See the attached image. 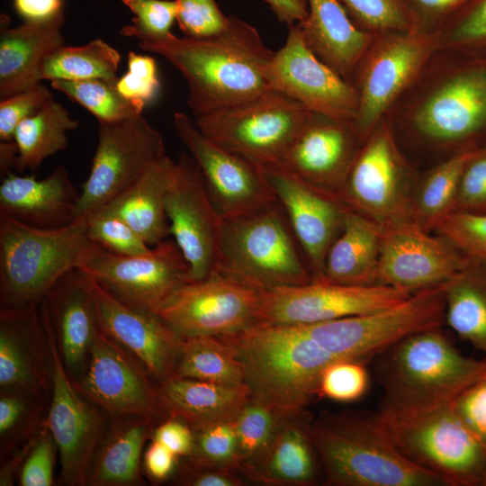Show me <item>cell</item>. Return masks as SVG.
I'll return each instance as SVG.
<instances>
[{"label": "cell", "mask_w": 486, "mask_h": 486, "mask_svg": "<svg viewBox=\"0 0 486 486\" xmlns=\"http://www.w3.org/2000/svg\"><path fill=\"white\" fill-rule=\"evenodd\" d=\"M133 14L131 23L123 26L120 34L130 38H160L171 34L176 20V0H121Z\"/></svg>", "instance_id": "49"}, {"label": "cell", "mask_w": 486, "mask_h": 486, "mask_svg": "<svg viewBox=\"0 0 486 486\" xmlns=\"http://www.w3.org/2000/svg\"><path fill=\"white\" fill-rule=\"evenodd\" d=\"M1 17L0 99L26 90L40 82L45 57L64 46V14L42 22H24L8 27Z\"/></svg>", "instance_id": "30"}, {"label": "cell", "mask_w": 486, "mask_h": 486, "mask_svg": "<svg viewBox=\"0 0 486 486\" xmlns=\"http://www.w3.org/2000/svg\"><path fill=\"white\" fill-rule=\"evenodd\" d=\"M115 84L97 78L54 80L51 87L86 109L98 122H115L141 114V111L121 95Z\"/></svg>", "instance_id": "41"}, {"label": "cell", "mask_w": 486, "mask_h": 486, "mask_svg": "<svg viewBox=\"0 0 486 486\" xmlns=\"http://www.w3.org/2000/svg\"><path fill=\"white\" fill-rule=\"evenodd\" d=\"M128 71L115 84L118 92L140 111L151 102L159 91L160 82L154 58L130 51Z\"/></svg>", "instance_id": "51"}, {"label": "cell", "mask_w": 486, "mask_h": 486, "mask_svg": "<svg viewBox=\"0 0 486 486\" xmlns=\"http://www.w3.org/2000/svg\"><path fill=\"white\" fill-rule=\"evenodd\" d=\"M125 304L153 312L189 282V265L174 239L166 238L148 253L120 256L96 244L80 268Z\"/></svg>", "instance_id": "16"}, {"label": "cell", "mask_w": 486, "mask_h": 486, "mask_svg": "<svg viewBox=\"0 0 486 486\" xmlns=\"http://www.w3.org/2000/svg\"><path fill=\"white\" fill-rule=\"evenodd\" d=\"M483 486H486V476H485V480H484V484Z\"/></svg>", "instance_id": "64"}, {"label": "cell", "mask_w": 486, "mask_h": 486, "mask_svg": "<svg viewBox=\"0 0 486 486\" xmlns=\"http://www.w3.org/2000/svg\"><path fill=\"white\" fill-rule=\"evenodd\" d=\"M313 417L307 409L285 416L265 456L241 473L268 486L323 484L321 465L310 436Z\"/></svg>", "instance_id": "29"}, {"label": "cell", "mask_w": 486, "mask_h": 486, "mask_svg": "<svg viewBox=\"0 0 486 486\" xmlns=\"http://www.w3.org/2000/svg\"><path fill=\"white\" fill-rule=\"evenodd\" d=\"M438 47L436 31L374 35L352 80L357 94L353 122L361 145L417 80Z\"/></svg>", "instance_id": "9"}, {"label": "cell", "mask_w": 486, "mask_h": 486, "mask_svg": "<svg viewBox=\"0 0 486 486\" xmlns=\"http://www.w3.org/2000/svg\"><path fill=\"white\" fill-rule=\"evenodd\" d=\"M98 124L97 145L79 194L76 220L101 210L166 156L162 135L142 114Z\"/></svg>", "instance_id": "13"}, {"label": "cell", "mask_w": 486, "mask_h": 486, "mask_svg": "<svg viewBox=\"0 0 486 486\" xmlns=\"http://www.w3.org/2000/svg\"><path fill=\"white\" fill-rule=\"evenodd\" d=\"M121 54L102 39L82 46H61L40 65L41 80L78 81L104 79L115 84Z\"/></svg>", "instance_id": "39"}, {"label": "cell", "mask_w": 486, "mask_h": 486, "mask_svg": "<svg viewBox=\"0 0 486 486\" xmlns=\"http://www.w3.org/2000/svg\"><path fill=\"white\" fill-rule=\"evenodd\" d=\"M259 166L286 214L313 281L321 280L327 253L342 230L347 208L278 164Z\"/></svg>", "instance_id": "23"}, {"label": "cell", "mask_w": 486, "mask_h": 486, "mask_svg": "<svg viewBox=\"0 0 486 486\" xmlns=\"http://www.w3.org/2000/svg\"><path fill=\"white\" fill-rule=\"evenodd\" d=\"M51 352L52 388L44 425L51 434L61 465V481L87 485L94 454L105 435L104 411L86 398L70 378L49 323L40 316Z\"/></svg>", "instance_id": "14"}, {"label": "cell", "mask_w": 486, "mask_h": 486, "mask_svg": "<svg viewBox=\"0 0 486 486\" xmlns=\"http://www.w3.org/2000/svg\"><path fill=\"white\" fill-rule=\"evenodd\" d=\"M435 31L438 50L486 58V0H468Z\"/></svg>", "instance_id": "42"}, {"label": "cell", "mask_w": 486, "mask_h": 486, "mask_svg": "<svg viewBox=\"0 0 486 486\" xmlns=\"http://www.w3.org/2000/svg\"><path fill=\"white\" fill-rule=\"evenodd\" d=\"M382 388L377 413L405 419L450 406L486 374V358L464 356L441 327L409 335L373 357Z\"/></svg>", "instance_id": "2"}, {"label": "cell", "mask_w": 486, "mask_h": 486, "mask_svg": "<svg viewBox=\"0 0 486 486\" xmlns=\"http://www.w3.org/2000/svg\"><path fill=\"white\" fill-rule=\"evenodd\" d=\"M277 20L288 27L302 22L308 16L307 0H265Z\"/></svg>", "instance_id": "62"}, {"label": "cell", "mask_w": 486, "mask_h": 486, "mask_svg": "<svg viewBox=\"0 0 486 486\" xmlns=\"http://www.w3.org/2000/svg\"><path fill=\"white\" fill-rule=\"evenodd\" d=\"M215 271L260 292L313 281L278 202L259 211L221 220Z\"/></svg>", "instance_id": "7"}, {"label": "cell", "mask_w": 486, "mask_h": 486, "mask_svg": "<svg viewBox=\"0 0 486 486\" xmlns=\"http://www.w3.org/2000/svg\"><path fill=\"white\" fill-rule=\"evenodd\" d=\"M380 418L399 452L446 486H483L486 449L456 415L453 404L405 419Z\"/></svg>", "instance_id": "10"}, {"label": "cell", "mask_w": 486, "mask_h": 486, "mask_svg": "<svg viewBox=\"0 0 486 486\" xmlns=\"http://www.w3.org/2000/svg\"><path fill=\"white\" fill-rule=\"evenodd\" d=\"M78 198L61 165L42 179L10 172L2 176L0 184V217L39 229H59L76 220Z\"/></svg>", "instance_id": "28"}, {"label": "cell", "mask_w": 486, "mask_h": 486, "mask_svg": "<svg viewBox=\"0 0 486 486\" xmlns=\"http://www.w3.org/2000/svg\"><path fill=\"white\" fill-rule=\"evenodd\" d=\"M239 472L225 468H195L182 464L176 482L184 486H243Z\"/></svg>", "instance_id": "59"}, {"label": "cell", "mask_w": 486, "mask_h": 486, "mask_svg": "<svg viewBox=\"0 0 486 486\" xmlns=\"http://www.w3.org/2000/svg\"><path fill=\"white\" fill-rule=\"evenodd\" d=\"M92 280L101 331L132 354L158 382L174 376L182 338L155 313L125 304Z\"/></svg>", "instance_id": "27"}, {"label": "cell", "mask_w": 486, "mask_h": 486, "mask_svg": "<svg viewBox=\"0 0 486 486\" xmlns=\"http://www.w3.org/2000/svg\"><path fill=\"white\" fill-rule=\"evenodd\" d=\"M85 219L89 238L110 253L135 256L151 248L129 224L113 214L98 211Z\"/></svg>", "instance_id": "48"}, {"label": "cell", "mask_w": 486, "mask_h": 486, "mask_svg": "<svg viewBox=\"0 0 486 486\" xmlns=\"http://www.w3.org/2000/svg\"><path fill=\"white\" fill-rule=\"evenodd\" d=\"M175 375L228 386L246 383L233 347L213 336L182 338Z\"/></svg>", "instance_id": "38"}, {"label": "cell", "mask_w": 486, "mask_h": 486, "mask_svg": "<svg viewBox=\"0 0 486 486\" xmlns=\"http://www.w3.org/2000/svg\"><path fill=\"white\" fill-rule=\"evenodd\" d=\"M165 208L169 234L189 265V282L207 277L217 266L221 218L188 153L180 154L176 161Z\"/></svg>", "instance_id": "20"}, {"label": "cell", "mask_w": 486, "mask_h": 486, "mask_svg": "<svg viewBox=\"0 0 486 486\" xmlns=\"http://www.w3.org/2000/svg\"><path fill=\"white\" fill-rule=\"evenodd\" d=\"M79 122L55 100L48 103L35 114L22 121L15 129L14 140L18 148L16 170H35L50 156L66 148L68 132L75 130Z\"/></svg>", "instance_id": "37"}, {"label": "cell", "mask_w": 486, "mask_h": 486, "mask_svg": "<svg viewBox=\"0 0 486 486\" xmlns=\"http://www.w3.org/2000/svg\"><path fill=\"white\" fill-rule=\"evenodd\" d=\"M382 235L383 227L347 208L342 230L327 253L321 280L347 285L378 284Z\"/></svg>", "instance_id": "33"}, {"label": "cell", "mask_w": 486, "mask_h": 486, "mask_svg": "<svg viewBox=\"0 0 486 486\" xmlns=\"http://www.w3.org/2000/svg\"><path fill=\"white\" fill-rule=\"evenodd\" d=\"M453 409L486 449V374L455 399Z\"/></svg>", "instance_id": "56"}, {"label": "cell", "mask_w": 486, "mask_h": 486, "mask_svg": "<svg viewBox=\"0 0 486 486\" xmlns=\"http://www.w3.org/2000/svg\"><path fill=\"white\" fill-rule=\"evenodd\" d=\"M445 322L486 358V263L469 261L446 283Z\"/></svg>", "instance_id": "36"}, {"label": "cell", "mask_w": 486, "mask_h": 486, "mask_svg": "<svg viewBox=\"0 0 486 486\" xmlns=\"http://www.w3.org/2000/svg\"><path fill=\"white\" fill-rule=\"evenodd\" d=\"M415 29L435 31L468 0H405Z\"/></svg>", "instance_id": "57"}, {"label": "cell", "mask_w": 486, "mask_h": 486, "mask_svg": "<svg viewBox=\"0 0 486 486\" xmlns=\"http://www.w3.org/2000/svg\"><path fill=\"white\" fill-rule=\"evenodd\" d=\"M145 51L172 64L185 79L195 117L235 106L269 92L266 69L274 51L247 22L229 16L227 28L207 38L138 37Z\"/></svg>", "instance_id": "1"}, {"label": "cell", "mask_w": 486, "mask_h": 486, "mask_svg": "<svg viewBox=\"0 0 486 486\" xmlns=\"http://www.w3.org/2000/svg\"><path fill=\"white\" fill-rule=\"evenodd\" d=\"M308 16L296 23L310 49L352 84L374 35L357 29L337 0H307Z\"/></svg>", "instance_id": "31"}, {"label": "cell", "mask_w": 486, "mask_h": 486, "mask_svg": "<svg viewBox=\"0 0 486 486\" xmlns=\"http://www.w3.org/2000/svg\"><path fill=\"white\" fill-rule=\"evenodd\" d=\"M18 148L14 140H0V171L2 176L16 167Z\"/></svg>", "instance_id": "63"}, {"label": "cell", "mask_w": 486, "mask_h": 486, "mask_svg": "<svg viewBox=\"0 0 486 486\" xmlns=\"http://www.w3.org/2000/svg\"><path fill=\"white\" fill-rule=\"evenodd\" d=\"M39 307L0 309V387L46 403L52 361Z\"/></svg>", "instance_id": "25"}, {"label": "cell", "mask_w": 486, "mask_h": 486, "mask_svg": "<svg viewBox=\"0 0 486 486\" xmlns=\"http://www.w3.org/2000/svg\"><path fill=\"white\" fill-rule=\"evenodd\" d=\"M360 146L353 122L312 112L277 164L338 199Z\"/></svg>", "instance_id": "24"}, {"label": "cell", "mask_w": 486, "mask_h": 486, "mask_svg": "<svg viewBox=\"0 0 486 486\" xmlns=\"http://www.w3.org/2000/svg\"><path fill=\"white\" fill-rule=\"evenodd\" d=\"M266 78L271 90L311 112L354 122L357 108L354 86L310 49L297 24L289 27L285 43L274 53Z\"/></svg>", "instance_id": "21"}, {"label": "cell", "mask_w": 486, "mask_h": 486, "mask_svg": "<svg viewBox=\"0 0 486 486\" xmlns=\"http://www.w3.org/2000/svg\"><path fill=\"white\" fill-rule=\"evenodd\" d=\"M219 338L242 362L250 398L283 416L307 409L324 369L339 361L302 324L255 323Z\"/></svg>", "instance_id": "4"}, {"label": "cell", "mask_w": 486, "mask_h": 486, "mask_svg": "<svg viewBox=\"0 0 486 486\" xmlns=\"http://www.w3.org/2000/svg\"><path fill=\"white\" fill-rule=\"evenodd\" d=\"M175 166V160L164 157L99 211L121 218L150 247L158 244L170 235L165 199Z\"/></svg>", "instance_id": "35"}, {"label": "cell", "mask_w": 486, "mask_h": 486, "mask_svg": "<svg viewBox=\"0 0 486 486\" xmlns=\"http://www.w3.org/2000/svg\"><path fill=\"white\" fill-rule=\"evenodd\" d=\"M154 422L139 417L113 418L91 464L87 485L135 486L143 483V449Z\"/></svg>", "instance_id": "34"}, {"label": "cell", "mask_w": 486, "mask_h": 486, "mask_svg": "<svg viewBox=\"0 0 486 486\" xmlns=\"http://www.w3.org/2000/svg\"><path fill=\"white\" fill-rule=\"evenodd\" d=\"M17 14L24 22H42L62 14L63 0H13Z\"/></svg>", "instance_id": "61"}, {"label": "cell", "mask_w": 486, "mask_h": 486, "mask_svg": "<svg viewBox=\"0 0 486 486\" xmlns=\"http://www.w3.org/2000/svg\"><path fill=\"white\" fill-rule=\"evenodd\" d=\"M95 245L85 218L45 230L0 217V309L40 306L60 277L86 264Z\"/></svg>", "instance_id": "6"}, {"label": "cell", "mask_w": 486, "mask_h": 486, "mask_svg": "<svg viewBox=\"0 0 486 486\" xmlns=\"http://www.w3.org/2000/svg\"><path fill=\"white\" fill-rule=\"evenodd\" d=\"M45 402L28 394L1 390V453L17 449L36 436L44 426L41 412Z\"/></svg>", "instance_id": "44"}, {"label": "cell", "mask_w": 486, "mask_h": 486, "mask_svg": "<svg viewBox=\"0 0 486 486\" xmlns=\"http://www.w3.org/2000/svg\"><path fill=\"white\" fill-rule=\"evenodd\" d=\"M326 486H446L405 458L376 412L321 410L310 423Z\"/></svg>", "instance_id": "5"}, {"label": "cell", "mask_w": 486, "mask_h": 486, "mask_svg": "<svg viewBox=\"0 0 486 486\" xmlns=\"http://www.w3.org/2000/svg\"><path fill=\"white\" fill-rule=\"evenodd\" d=\"M337 1L353 24L371 35L416 30L405 0Z\"/></svg>", "instance_id": "46"}, {"label": "cell", "mask_w": 486, "mask_h": 486, "mask_svg": "<svg viewBox=\"0 0 486 486\" xmlns=\"http://www.w3.org/2000/svg\"><path fill=\"white\" fill-rule=\"evenodd\" d=\"M412 293L383 284L312 281L261 292L256 323L308 324L362 315L396 305Z\"/></svg>", "instance_id": "18"}, {"label": "cell", "mask_w": 486, "mask_h": 486, "mask_svg": "<svg viewBox=\"0 0 486 486\" xmlns=\"http://www.w3.org/2000/svg\"><path fill=\"white\" fill-rule=\"evenodd\" d=\"M178 459L179 457L163 444L151 439L143 454L142 464L151 481L162 482L174 472Z\"/></svg>", "instance_id": "60"}, {"label": "cell", "mask_w": 486, "mask_h": 486, "mask_svg": "<svg viewBox=\"0 0 486 486\" xmlns=\"http://www.w3.org/2000/svg\"><path fill=\"white\" fill-rule=\"evenodd\" d=\"M173 122L176 136L197 164L221 220L277 202L259 166L211 140L187 114L176 112Z\"/></svg>", "instance_id": "19"}, {"label": "cell", "mask_w": 486, "mask_h": 486, "mask_svg": "<svg viewBox=\"0 0 486 486\" xmlns=\"http://www.w3.org/2000/svg\"><path fill=\"white\" fill-rule=\"evenodd\" d=\"M418 181L385 117L360 146L338 194L349 210L389 227L416 220Z\"/></svg>", "instance_id": "8"}, {"label": "cell", "mask_w": 486, "mask_h": 486, "mask_svg": "<svg viewBox=\"0 0 486 486\" xmlns=\"http://www.w3.org/2000/svg\"><path fill=\"white\" fill-rule=\"evenodd\" d=\"M368 384L369 376L364 362L339 360L322 372L318 396L338 402H351L366 392Z\"/></svg>", "instance_id": "50"}, {"label": "cell", "mask_w": 486, "mask_h": 486, "mask_svg": "<svg viewBox=\"0 0 486 486\" xmlns=\"http://www.w3.org/2000/svg\"><path fill=\"white\" fill-rule=\"evenodd\" d=\"M54 100L50 90L40 82L0 102V140H14L17 126Z\"/></svg>", "instance_id": "53"}, {"label": "cell", "mask_w": 486, "mask_h": 486, "mask_svg": "<svg viewBox=\"0 0 486 486\" xmlns=\"http://www.w3.org/2000/svg\"><path fill=\"white\" fill-rule=\"evenodd\" d=\"M446 283L413 292L374 312L302 324L306 332L338 360H365L413 333L445 322Z\"/></svg>", "instance_id": "11"}, {"label": "cell", "mask_w": 486, "mask_h": 486, "mask_svg": "<svg viewBox=\"0 0 486 486\" xmlns=\"http://www.w3.org/2000/svg\"><path fill=\"white\" fill-rule=\"evenodd\" d=\"M311 112L274 90L251 101L195 117L201 132L257 166L280 162Z\"/></svg>", "instance_id": "12"}, {"label": "cell", "mask_w": 486, "mask_h": 486, "mask_svg": "<svg viewBox=\"0 0 486 486\" xmlns=\"http://www.w3.org/2000/svg\"><path fill=\"white\" fill-rule=\"evenodd\" d=\"M194 431V446L184 464L195 468H225L240 472L234 421Z\"/></svg>", "instance_id": "45"}, {"label": "cell", "mask_w": 486, "mask_h": 486, "mask_svg": "<svg viewBox=\"0 0 486 486\" xmlns=\"http://www.w3.org/2000/svg\"><path fill=\"white\" fill-rule=\"evenodd\" d=\"M176 22L185 37L207 38L223 32L229 23L215 0H176Z\"/></svg>", "instance_id": "52"}, {"label": "cell", "mask_w": 486, "mask_h": 486, "mask_svg": "<svg viewBox=\"0 0 486 486\" xmlns=\"http://www.w3.org/2000/svg\"><path fill=\"white\" fill-rule=\"evenodd\" d=\"M54 334L63 364L73 382L85 372L101 331L91 276L80 268L66 273L39 307Z\"/></svg>", "instance_id": "26"}, {"label": "cell", "mask_w": 486, "mask_h": 486, "mask_svg": "<svg viewBox=\"0 0 486 486\" xmlns=\"http://www.w3.org/2000/svg\"><path fill=\"white\" fill-rule=\"evenodd\" d=\"M157 425L150 439L160 442L179 458L189 455L194 446V431L185 421L167 418Z\"/></svg>", "instance_id": "58"}, {"label": "cell", "mask_w": 486, "mask_h": 486, "mask_svg": "<svg viewBox=\"0 0 486 486\" xmlns=\"http://www.w3.org/2000/svg\"><path fill=\"white\" fill-rule=\"evenodd\" d=\"M166 418H178L193 430L234 421L250 397L246 383L228 386L174 375L158 382Z\"/></svg>", "instance_id": "32"}, {"label": "cell", "mask_w": 486, "mask_h": 486, "mask_svg": "<svg viewBox=\"0 0 486 486\" xmlns=\"http://www.w3.org/2000/svg\"><path fill=\"white\" fill-rule=\"evenodd\" d=\"M444 52L446 63L436 64L433 56L428 62L433 69L427 64L404 93L410 98L405 99L400 120L416 137L452 155L482 148L486 146V58Z\"/></svg>", "instance_id": "3"}, {"label": "cell", "mask_w": 486, "mask_h": 486, "mask_svg": "<svg viewBox=\"0 0 486 486\" xmlns=\"http://www.w3.org/2000/svg\"><path fill=\"white\" fill-rule=\"evenodd\" d=\"M469 260L416 220L383 228L376 284L415 292L443 284Z\"/></svg>", "instance_id": "22"}, {"label": "cell", "mask_w": 486, "mask_h": 486, "mask_svg": "<svg viewBox=\"0 0 486 486\" xmlns=\"http://www.w3.org/2000/svg\"><path fill=\"white\" fill-rule=\"evenodd\" d=\"M452 212L486 213V146L464 166Z\"/></svg>", "instance_id": "54"}, {"label": "cell", "mask_w": 486, "mask_h": 486, "mask_svg": "<svg viewBox=\"0 0 486 486\" xmlns=\"http://www.w3.org/2000/svg\"><path fill=\"white\" fill-rule=\"evenodd\" d=\"M469 261L486 263V213L451 212L433 227Z\"/></svg>", "instance_id": "47"}, {"label": "cell", "mask_w": 486, "mask_h": 486, "mask_svg": "<svg viewBox=\"0 0 486 486\" xmlns=\"http://www.w3.org/2000/svg\"><path fill=\"white\" fill-rule=\"evenodd\" d=\"M76 388L112 418L139 417L156 425L166 419L158 382L128 350L99 332Z\"/></svg>", "instance_id": "17"}, {"label": "cell", "mask_w": 486, "mask_h": 486, "mask_svg": "<svg viewBox=\"0 0 486 486\" xmlns=\"http://www.w3.org/2000/svg\"><path fill=\"white\" fill-rule=\"evenodd\" d=\"M57 446L45 425L28 451L19 472L22 486H51Z\"/></svg>", "instance_id": "55"}, {"label": "cell", "mask_w": 486, "mask_h": 486, "mask_svg": "<svg viewBox=\"0 0 486 486\" xmlns=\"http://www.w3.org/2000/svg\"><path fill=\"white\" fill-rule=\"evenodd\" d=\"M260 296L214 271L180 286L153 313L180 338L221 337L256 323Z\"/></svg>", "instance_id": "15"}, {"label": "cell", "mask_w": 486, "mask_h": 486, "mask_svg": "<svg viewBox=\"0 0 486 486\" xmlns=\"http://www.w3.org/2000/svg\"><path fill=\"white\" fill-rule=\"evenodd\" d=\"M475 150L454 153L418 181L414 194V217L426 230L453 211L460 178Z\"/></svg>", "instance_id": "40"}, {"label": "cell", "mask_w": 486, "mask_h": 486, "mask_svg": "<svg viewBox=\"0 0 486 486\" xmlns=\"http://www.w3.org/2000/svg\"><path fill=\"white\" fill-rule=\"evenodd\" d=\"M284 417L249 397L234 420L241 463L240 473L265 456Z\"/></svg>", "instance_id": "43"}]
</instances>
